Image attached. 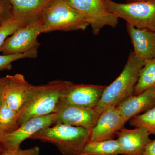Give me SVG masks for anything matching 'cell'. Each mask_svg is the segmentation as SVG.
<instances>
[{
	"mask_svg": "<svg viewBox=\"0 0 155 155\" xmlns=\"http://www.w3.org/2000/svg\"><path fill=\"white\" fill-rule=\"evenodd\" d=\"M13 17V8L10 1L0 0V26Z\"/></svg>",
	"mask_w": 155,
	"mask_h": 155,
	"instance_id": "23",
	"label": "cell"
},
{
	"mask_svg": "<svg viewBox=\"0 0 155 155\" xmlns=\"http://www.w3.org/2000/svg\"><path fill=\"white\" fill-rule=\"evenodd\" d=\"M91 131L81 127L55 124L34 134L30 139L54 145L64 155H79L90 140Z\"/></svg>",
	"mask_w": 155,
	"mask_h": 155,
	"instance_id": "3",
	"label": "cell"
},
{
	"mask_svg": "<svg viewBox=\"0 0 155 155\" xmlns=\"http://www.w3.org/2000/svg\"><path fill=\"white\" fill-rule=\"evenodd\" d=\"M73 82L56 79L43 85L30 84L26 101L18 113L19 126L34 117L58 113Z\"/></svg>",
	"mask_w": 155,
	"mask_h": 155,
	"instance_id": "1",
	"label": "cell"
},
{
	"mask_svg": "<svg viewBox=\"0 0 155 155\" xmlns=\"http://www.w3.org/2000/svg\"><path fill=\"white\" fill-rule=\"evenodd\" d=\"M109 12L136 28L155 31V0H137L126 3L104 0Z\"/></svg>",
	"mask_w": 155,
	"mask_h": 155,
	"instance_id": "5",
	"label": "cell"
},
{
	"mask_svg": "<svg viewBox=\"0 0 155 155\" xmlns=\"http://www.w3.org/2000/svg\"><path fill=\"white\" fill-rule=\"evenodd\" d=\"M6 76L9 82L4 91L3 98L10 107L19 113L26 101L31 84L21 74Z\"/></svg>",
	"mask_w": 155,
	"mask_h": 155,
	"instance_id": "15",
	"label": "cell"
},
{
	"mask_svg": "<svg viewBox=\"0 0 155 155\" xmlns=\"http://www.w3.org/2000/svg\"><path fill=\"white\" fill-rule=\"evenodd\" d=\"M55 124L81 127L91 131L100 114L96 107L63 105L58 112ZM54 124V125H55Z\"/></svg>",
	"mask_w": 155,
	"mask_h": 155,
	"instance_id": "10",
	"label": "cell"
},
{
	"mask_svg": "<svg viewBox=\"0 0 155 155\" xmlns=\"http://www.w3.org/2000/svg\"><path fill=\"white\" fill-rule=\"evenodd\" d=\"M134 1V0H130V2H132V1Z\"/></svg>",
	"mask_w": 155,
	"mask_h": 155,
	"instance_id": "29",
	"label": "cell"
},
{
	"mask_svg": "<svg viewBox=\"0 0 155 155\" xmlns=\"http://www.w3.org/2000/svg\"><path fill=\"white\" fill-rule=\"evenodd\" d=\"M128 121L130 126L144 127L150 135H155V107L143 114L134 116Z\"/></svg>",
	"mask_w": 155,
	"mask_h": 155,
	"instance_id": "20",
	"label": "cell"
},
{
	"mask_svg": "<svg viewBox=\"0 0 155 155\" xmlns=\"http://www.w3.org/2000/svg\"><path fill=\"white\" fill-rule=\"evenodd\" d=\"M19 126L18 112L10 107L3 97L0 103V129L4 133H8Z\"/></svg>",
	"mask_w": 155,
	"mask_h": 155,
	"instance_id": "19",
	"label": "cell"
},
{
	"mask_svg": "<svg viewBox=\"0 0 155 155\" xmlns=\"http://www.w3.org/2000/svg\"><path fill=\"white\" fill-rule=\"evenodd\" d=\"M106 87L107 86L103 85L74 83L63 97L61 106L66 104L96 107L101 101Z\"/></svg>",
	"mask_w": 155,
	"mask_h": 155,
	"instance_id": "11",
	"label": "cell"
},
{
	"mask_svg": "<svg viewBox=\"0 0 155 155\" xmlns=\"http://www.w3.org/2000/svg\"><path fill=\"white\" fill-rule=\"evenodd\" d=\"M5 151V150H4V149L2 147V146H1V145L0 144V155L2 154V153Z\"/></svg>",
	"mask_w": 155,
	"mask_h": 155,
	"instance_id": "27",
	"label": "cell"
},
{
	"mask_svg": "<svg viewBox=\"0 0 155 155\" xmlns=\"http://www.w3.org/2000/svg\"><path fill=\"white\" fill-rule=\"evenodd\" d=\"M38 49H34L23 54L11 55H0V71L9 70L12 68V63L14 61L24 58H36Z\"/></svg>",
	"mask_w": 155,
	"mask_h": 155,
	"instance_id": "22",
	"label": "cell"
},
{
	"mask_svg": "<svg viewBox=\"0 0 155 155\" xmlns=\"http://www.w3.org/2000/svg\"><path fill=\"white\" fill-rule=\"evenodd\" d=\"M155 87V58L146 61L140 72L134 95L141 93L147 89Z\"/></svg>",
	"mask_w": 155,
	"mask_h": 155,
	"instance_id": "18",
	"label": "cell"
},
{
	"mask_svg": "<svg viewBox=\"0 0 155 155\" xmlns=\"http://www.w3.org/2000/svg\"><path fill=\"white\" fill-rule=\"evenodd\" d=\"M155 107V87L147 89L141 93L131 96L116 106L126 121Z\"/></svg>",
	"mask_w": 155,
	"mask_h": 155,
	"instance_id": "13",
	"label": "cell"
},
{
	"mask_svg": "<svg viewBox=\"0 0 155 155\" xmlns=\"http://www.w3.org/2000/svg\"><path fill=\"white\" fill-rule=\"evenodd\" d=\"M9 82V79L7 76L0 78V103L3 97L4 91Z\"/></svg>",
	"mask_w": 155,
	"mask_h": 155,
	"instance_id": "26",
	"label": "cell"
},
{
	"mask_svg": "<svg viewBox=\"0 0 155 155\" xmlns=\"http://www.w3.org/2000/svg\"><path fill=\"white\" fill-rule=\"evenodd\" d=\"M127 121L117 110L116 106L106 108L100 114L94 127L91 131L90 141L114 139Z\"/></svg>",
	"mask_w": 155,
	"mask_h": 155,
	"instance_id": "9",
	"label": "cell"
},
{
	"mask_svg": "<svg viewBox=\"0 0 155 155\" xmlns=\"http://www.w3.org/2000/svg\"><path fill=\"white\" fill-rule=\"evenodd\" d=\"M4 132H3L2 130L0 129V140H1V139L2 137L3 134H4Z\"/></svg>",
	"mask_w": 155,
	"mask_h": 155,
	"instance_id": "28",
	"label": "cell"
},
{
	"mask_svg": "<svg viewBox=\"0 0 155 155\" xmlns=\"http://www.w3.org/2000/svg\"><path fill=\"white\" fill-rule=\"evenodd\" d=\"M41 33L42 23L40 15L6 39L0 48V53L3 55L15 54L38 49L40 43L38 38Z\"/></svg>",
	"mask_w": 155,
	"mask_h": 155,
	"instance_id": "7",
	"label": "cell"
},
{
	"mask_svg": "<svg viewBox=\"0 0 155 155\" xmlns=\"http://www.w3.org/2000/svg\"><path fill=\"white\" fill-rule=\"evenodd\" d=\"M13 8V16L19 19H34L40 15L42 11L52 0H9Z\"/></svg>",
	"mask_w": 155,
	"mask_h": 155,
	"instance_id": "16",
	"label": "cell"
},
{
	"mask_svg": "<svg viewBox=\"0 0 155 155\" xmlns=\"http://www.w3.org/2000/svg\"><path fill=\"white\" fill-rule=\"evenodd\" d=\"M137 1V0H134L133 1Z\"/></svg>",
	"mask_w": 155,
	"mask_h": 155,
	"instance_id": "30",
	"label": "cell"
},
{
	"mask_svg": "<svg viewBox=\"0 0 155 155\" xmlns=\"http://www.w3.org/2000/svg\"><path fill=\"white\" fill-rule=\"evenodd\" d=\"M1 155H40V149L35 146L28 149H18L5 150Z\"/></svg>",
	"mask_w": 155,
	"mask_h": 155,
	"instance_id": "24",
	"label": "cell"
},
{
	"mask_svg": "<svg viewBox=\"0 0 155 155\" xmlns=\"http://www.w3.org/2000/svg\"><path fill=\"white\" fill-rule=\"evenodd\" d=\"M150 135L144 127H135L133 129L123 127L117 134L121 155H142L147 145L152 140Z\"/></svg>",
	"mask_w": 155,
	"mask_h": 155,
	"instance_id": "12",
	"label": "cell"
},
{
	"mask_svg": "<svg viewBox=\"0 0 155 155\" xmlns=\"http://www.w3.org/2000/svg\"><path fill=\"white\" fill-rule=\"evenodd\" d=\"M142 155H155V140H152L147 145Z\"/></svg>",
	"mask_w": 155,
	"mask_h": 155,
	"instance_id": "25",
	"label": "cell"
},
{
	"mask_svg": "<svg viewBox=\"0 0 155 155\" xmlns=\"http://www.w3.org/2000/svg\"><path fill=\"white\" fill-rule=\"evenodd\" d=\"M40 18L42 33L56 31H84L89 25L83 16L66 0L53 1L42 11Z\"/></svg>",
	"mask_w": 155,
	"mask_h": 155,
	"instance_id": "4",
	"label": "cell"
},
{
	"mask_svg": "<svg viewBox=\"0 0 155 155\" xmlns=\"http://www.w3.org/2000/svg\"><path fill=\"white\" fill-rule=\"evenodd\" d=\"M66 1L83 16L94 35H98L105 26L114 28L119 23V18L108 11L104 0Z\"/></svg>",
	"mask_w": 155,
	"mask_h": 155,
	"instance_id": "6",
	"label": "cell"
},
{
	"mask_svg": "<svg viewBox=\"0 0 155 155\" xmlns=\"http://www.w3.org/2000/svg\"><path fill=\"white\" fill-rule=\"evenodd\" d=\"M58 118V113L34 117L19 125L16 130L8 133H4L0 140L5 150L20 148V145L27 139L44 128L55 124Z\"/></svg>",
	"mask_w": 155,
	"mask_h": 155,
	"instance_id": "8",
	"label": "cell"
},
{
	"mask_svg": "<svg viewBox=\"0 0 155 155\" xmlns=\"http://www.w3.org/2000/svg\"><path fill=\"white\" fill-rule=\"evenodd\" d=\"M34 19H19L13 16L5 24L0 26V48L6 39Z\"/></svg>",
	"mask_w": 155,
	"mask_h": 155,
	"instance_id": "21",
	"label": "cell"
},
{
	"mask_svg": "<svg viewBox=\"0 0 155 155\" xmlns=\"http://www.w3.org/2000/svg\"><path fill=\"white\" fill-rule=\"evenodd\" d=\"M52 1H55V0H52Z\"/></svg>",
	"mask_w": 155,
	"mask_h": 155,
	"instance_id": "31",
	"label": "cell"
},
{
	"mask_svg": "<svg viewBox=\"0 0 155 155\" xmlns=\"http://www.w3.org/2000/svg\"><path fill=\"white\" fill-rule=\"evenodd\" d=\"M121 148L117 139L89 141L79 155H121Z\"/></svg>",
	"mask_w": 155,
	"mask_h": 155,
	"instance_id": "17",
	"label": "cell"
},
{
	"mask_svg": "<svg viewBox=\"0 0 155 155\" xmlns=\"http://www.w3.org/2000/svg\"><path fill=\"white\" fill-rule=\"evenodd\" d=\"M127 29L135 55L145 61L155 58V31L137 28L127 23Z\"/></svg>",
	"mask_w": 155,
	"mask_h": 155,
	"instance_id": "14",
	"label": "cell"
},
{
	"mask_svg": "<svg viewBox=\"0 0 155 155\" xmlns=\"http://www.w3.org/2000/svg\"><path fill=\"white\" fill-rule=\"evenodd\" d=\"M145 63L136 57L133 52H130L121 74L110 85L107 86L101 101L96 107L100 114L108 107L117 106L133 95L140 72Z\"/></svg>",
	"mask_w": 155,
	"mask_h": 155,
	"instance_id": "2",
	"label": "cell"
}]
</instances>
